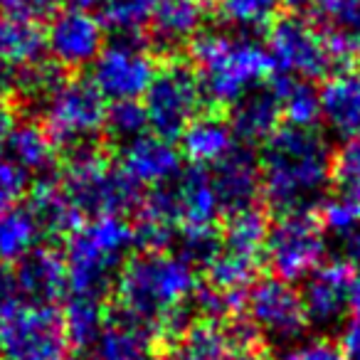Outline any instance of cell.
Here are the masks:
<instances>
[{
    "label": "cell",
    "mask_w": 360,
    "mask_h": 360,
    "mask_svg": "<svg viewBox=\"0 0 360 360\" xmlns=\"http://www.w3.org/2000/svg\"><path fill=\"white\" fill-rule=\"evenodd\" d=\"M333 150L319 129L279 126L259 153L262 200L276 215L311 212L330 186Z\"/></svg>",
    "instance_id": "cell-1"
},
{
    "label": "cell",
    "mask_w": 360,
    "mask_h": 360,
    "mask_svg": "<svg viewBox=\"0 0 360 360\" xmlns=\"http://www.w3.org/2000/svg\"><path fill=\"white\" fill-rule=\"evenodd\" d=\"M195 269L168 252H139L129 257L114 281L116 316L148 330L158 340L165 321L188 306L198 291Z\"/></svg>",
    "instance_id": "cell-2"
},
{
    "label": "cell",
    "mask_w": 360,
    "mask_h": 360,
    "mask_svg": "<svg viewBox=\"0 0 360 360\" xmlns=\"http://www.w3.org/2000/svg\"><path fill=\"white\" fill-rule=\"evenodd\" d=\"M191 65L215 109L232 106L274 75L269 52L240 32H200L191 42Z\"/></svg>",
    "instance_id": "cell-3"
},
{
    "label": "cell",
    "mask_w": 360,
    "mask_h": 360,
    "mask_svg": "<svg viewBox=\"0 0 360 360\" xmlns=\"http://www.w3.org/2000/svg\"><path fill=\"white\" fill-rule=\"evenodd\" d=\"M60 183L82 217H126L141 205V188L111 163L101 141L67 150Z\"/></svg>",
    "instance_id": "cell-4"
},
{
    "label": "cell",
    "mask_w": 360,
    "mask_h": 360,
    "mask_svg": "<svg viewBox=\"0 0 360 360\" xmlns=\"http://www.w3.org/2000/svg\"><path fill=\"white\" fill-rule=\"evenodd\" d=\"M134 247V225L124 217H91L65 247L70 294L104 299Z\"/></svg>",
    "instance_id": "cell-5"
},
{
    "label": "cell",
    "mask_w": 360,
    "mask_h": 360,
    "mask_svg": "<svg viewBox=\"0 0 360 360\" xmlns=\"http://www.w3.org/2000/svg\"><path fill=\"white\" fill-rule=\"evenodd\" d=\"M72 355L55 306L15 299L0 309V360H72Z\"/></svg>",
    "instance_id": "cell-6"
},
{
    "label": "cell",
    "mask_w": 360,
    "mask_h": 360,
    "mask_svg": "<svg viewBox=\"0 0 360 360\" xmlns=\"http://www.w3.org/2000/svg\"><path fill=\"white\" fill-rule=\"evenodd\" d=\"M202 89L193 65L183 57L163 60L148 91L143 94V109L150 134L170 141L180 139L198 114H202Z\"/></svg>",
    "instance_id": "cell-7"
},
{
    "label": "cell",
    "mask_w": 360,
    "mask_h": 360,
    "mask_svg": "<svg viewBox=\"0 0 360 360\" xmlns=\"http://www.w3.org/2000/svg\"><path fill=\"white\" fill-rule=\"evenodd\" d=\"M106 99L91 79H67L40 109V124L57 146V150L94 143L104 129Z\"/></svg>",
    "instance_id": "cell-8"
},
{
    "label": "cell",
    "mask_w": 360,
    "mask_h": 360,
    "mask_svg": "<svg viewBox=\"0 0 360 360\" xmlns=\"http://www.w3.org/2000/svg\"><path fill=\"white\" fill-rule=\"evenodd\" d=\"M266 52L276 75L296 79H321L335 70L326 30L299 13L279 15L266 30Z\"/></svg>",
    "instance_id": "cell-9"
},
{
    "label": "cell",
    "mask_w": 360,
    "mask_h": 360,
    "mask_svg": "<svg viewBox=\"0 0 360 360\" xmlns=\"http://www.w3.org/2000/svg\"><path fill=\"white\" fill-rule=\"evenodd\" d=\"M326 257V237L314 212L276 217L269 225L264 262L281 281H299L314 274Z\"/></svg>",
    "instance_id": "cell-10"
},
{
    "label": "cell",
    "mask_w": 360,
    "mask_h": 360,
    "mask_svg": "<svg viewBox=\"0 0 360 360\" xmlns=\"http://www.w3.org/2000/svg\"><path fill=\"white\" fill-rule=\"evenodd\" d=\"M155 72L158 67L146 35H114L91 67V82L104 99L139 101Z\"/></svg>",
    "instance_id": "cell-11"
},
{
    "label": "cell",
    "mask_w": 360,
    "mask_h": 360,
    "mask_svg": "<svg viewBox=\"0 0 360 360\" xmlns=\"http://www.w3.org/2000/svg\"><path fill=\"white\" fill-rule=\"evenodd\" d=\"M245 316L259 330V335H266L276 343H291L301 338L311 326L301 301V291L276 276L257 279V284L247 291Z\"/></svg>",
    "instance_id": "cell-12"
},
{
    "label": "cell",
    "mask_w": 360,
    "mask_h": 360,
    "mask_svg": "<svg viewBox=\"0 0 360 360\" xmlns=\"http://www.w3.org/2000/svg\"><path fill=\"white\" fill-rule=\"evenodd\" d=\"M45 42L52 62H57L62 70H82L94 65L104 50V25L89 11L65 8L50 18Z\"/></svg>",
    "instance_id": "cell-13"
},
{
    "label": "cell",
    "mask_w": 360,
    "mask_h": 360,
    "mask_svg": "<svg viewBox=\"0 0 360 360\" xmlns=\"http://www.w3.org/2000/svg\"><path fill=\"white\" fill-rule=\"evenodd\" d=\"M355 266L343 259H330L321 264L314 274L304 279V301L309 323L328 328L335 326L350 309V286H353Z\"/></svg>",
    "instance_id": "cell-14"
},
{
    "label": "cell",
    "mask_w": 360,
    "mask_h": 360,
    "mask_svg": "<svg viewBox=\"0 0 360 360\" xmlns=\"http://www.w3.org/2000/svg\"><path fill=\"white\" fill-rule=\"evenodd\" d=\"M212 186L225 215L255 207L262 198L259 155L252 146L237 143L220 163L212 165Z\"/></svg>",
    "instance_id": "cell-15"
},
{
    "label": "cell",
    "mask_w": 360,
    "mask_h": 360,
    "mask_svg": "<svg viewBox=\"0 0 360 360\" xmlns=\"http://www.w3.org/2000/svg\"><path fill=\"white\" fill-rule=\"evenodd\" d=\"M200 25L202 6L198 0H158L146 27V40L153 55L173 60L200 35Z\"/></svg>",
    "instance_id": "cell-16"
},
{
    "label": "cell",
    "mask_w": 360,
    "mask_h": 360,
    "mask_svg": "<svg viewBox=\"0 0 360 360\" xmlns=\"http://www.w3.org/2000/svg\"><path fill=\"white\" fill-rule=\"evenodd\" d=\"M15 284L22 301L40 306H55L70 291L65 252L50 245H37L15 264Z\"/></svg>",
    "instance_id": "cell-17"
},
{
    "label": "cell",
    "mask_w": 360,
    "mask_h": 360,
    "mask_svg": "<svg viewBox=\"0 0 360 360\" xmlns=\"http://www.w3.org/2000/svg\"><path fill=\"white\" fill-rule=\"evenodd\" d=\"M180 158H183L180 150L170 141L160 139L155 134H146L119 148V168L139 188H158L170 183L183 170Z\"/></svg>",
    "instance_id": "cell-18"
},
{
    "label": "cell",
    "mask_w": 360,
    "mask_h": 360,
    "mask_svg": "<svg viewBox=\"0 0 360 360\" xmlns=\"http://www.w3.org/2000/svg\"><path fill=\"white\" fill-rule=\"evenodd\" d=\"M173 195L175 215L180 227H207L215 225L222 215L220 200H217L212 175L207 168L188 165L168 183Z\"/></svg>",
    "instance_id": "cell-19"
},
{
    "label": "cell",
    "mask_w": 360,
    "mask_h": 360,
    "mask_svg": "<svg viewBox=\"0 0 360 360\" xmlns=\"http://www.w3.org/2000/svg\"><path fill=\"white\" fill-rule=\"evenodd\" d=\"M27 210L40 235L70 240L82 227V212L75 207L57 175L37 178L27 193Z\"/></svg>",
    "instance_id": "cell-20"
},
{
    "label": "cell",
    "mask_w": 360,
    "mask_h": 360,
    "mask_svg": "<svg viewBox=\"0 0 360 360\" xmlns=\"http://www.w3.org/2000/svg\"><path fill=\"white\" fill-rule=\"evenodd\" d=\"M235 141L237 139L232 134L227 114L212 106V109L198 114L188 124V129L180 134V155L198 168H212L235 148Z\"/></svg>",
    "instance_id": "cell-21"
},
{
    "label": "cell",
    "mask_w": 360,
    "mask_h": 360,
    "mask_svg": "<svg viewBox=\"0 0 360 360\" xmlns=\"http://www.w3.org/2000/svg\"><path fill=\"white\" fill-rule=\"evenodd\" d=\"M230 126L237 141L245 146L266 143L279 129V121L284 119L281 104L269 84H262L257 89L247 91L242 99L230 106Z\"/></svg>",
    "instance_id": "cell-22"
},
{
    "label": "cell",
    "mask_w": 360,
    "mask_h": 360,
    "mask_svg": "<svg viewBox=\"0 0 360 360\" xmlns=\"http://www.w3.org/2000/svg\"><path fill=\"white\" fill-rule=\"evenodd\" d=\"M321 119L343 141H360V75L340 72L319 89Z\"/></svg>",
    "instance_id": "cell-23"
},
{
    "label": "cell",
    "mask_w": 360,
    "mask_h": 360,
    "mask_svg": "<svg viewBox=\"0 0 360 360\" xmlns=\"http://www.w3.org/2000/svg\"><path fill=\"white\" fill-rule=\"evenodd\" d=\"M57 153H60L57 146L52 143L47 131L37 121H20V124H15L6 141L8 158L15 160L22 170H27L30 175H37V178L55 175Z\"/></svg>",
    "instance_id": "cell-24"
},
{
    "label": "cell",
    "mask_w": 360,
    "mask_h": 360,
    "mask_svg": "<svg viewBox=\"0 0 360 360\" xmlns=\"http://www.w3.org/2000/svg\"><path fill=\"white\" fill-rule=\"evenodd\" d=\"M91 360H155V340L141 326L109 316V323L91 348Z\"/></svg>",
    "instance_id": "cell-25"
},
{
    "label": "cell",
    "mask_w": 360,
    "mask_h": 360,
    "mask_svg": "<svg viewBox=\"0 0 360 360\" xmlns=\"http://www.w3.org/2000/svg\"><path fill=\"white\" fill-rule=\"evenodd\" d=\"M62 323L72 353H86L94 348L101 330L109 323V309L104 306V299L72 294L62 311Z\"/></svg>",
    "instance_id": "cell-26"
},
{
    "label": "cell",
    "mask_w": 360,
    "mask_h": 360,
    "mask_svg": "<svg viewBox=\"0 0 360 360\" xmlns=\"http://www.w3.org/2000/svg\"><path fill=\"white\" fill-rule=\"evenodd\" d=\"M47 50L45 32L37 22L0 15V67L20 70L42 60Z\"/></svg>",
    "instance_id": "cell-27"
},
{
    "label": "cell",
    "mask_w": 360,
    "mask_h": 360,
    "mask_svg": "<svg viewBox=\"0 0 360 360\" xmlns=\"http://www.w3.org/2000/svg\"><path fill=\"white\" fill-rule=\"evenodd\" d=\"M65 82H67V72L57 62L40 60L35 65H27L11 72L8 96H13L15 104L35 106L40 111Z\"/></svg>",
    "instance_id": "cell-28"
},
{
    "label": "cell",
    "mask_w": 360,
    "mask_h": 360,
    "mask_svg": "<svg viewBox=\"0 0 360 360\" xmlns=\"http://www.w3.org/2000/svg\"><path fill=\"white\" fill-rule=\"evenodd\" d=\"M266 84L279 99L286 124L301 126V129H316V121L321 119V99L319 91L309 82L289 75H271Z\"/></svg>",
    "instance_id": "cell-29"
},
{
    "label": "cell",
    "mask_w": 360,
    "mask_h": 360,
    "mask_svg": "<svg viewBox=\"0 0 360 360\" xmlns=\"http://www.w3.org/2000/svg\"><path fill=\"white\" fill-rule=\"evenodd\" d=\"M235 348L230 343L225 326L212 321H198L178 343L165 353L168 360H235Z\"/></svg>",
    "instance_id": "cell-30"
},
{
    "label": "cell",
    "mask_w": 360,
    "mask_h": 360,
    "mask_svg": "<svg viewBox=\"0 0 360 360\" xmlns=\"http://www.w3.org/2000/svg\"><path fill=\"white\" fill-rule=\"evenodd\" d=\"M264 257H252L242 255V252H232L222 247L220 255L210 262L207 266V286L222 291V294L232 296H247V291L257 284L259 276V266Z\"/></svg>",
    "instance_id": "cell-31"
},
{
    "label": "cell",
    "mask_w": 360,
    "mask_h": 360,
    "mask_svg": "<svg viewBox=\"0 0 360 360\" xmlns=\"http://www.w3.org/2000/svg\"><path fill=\"white\" fill-rule=\"evenodd\" d=\"M35 220L25 205H0V262L18 264L40 240Z\"/></svg>",
    "instance_id": "cell-32"
},
{
    "label": "cell",
    "mask_w": 360,
    "mask_h": 360,
    "mask_svg": "<svg viewBox=\"0 0 360 360\" xmlns=\"http://www.w3.org/2000/svg\"><path fill=\"white\" fill-rule=\"evenodd\" d=\"M266 235H269L266 212L255 205L235 212V215H227V222L222 227V247L242 252V255L264 257Z\"/></svg>",
    "instance_id": "cell-33"
},
{
    "label": "cell",
    "mask_w": 360,
    "mask_h": 360,
    "mask_svg": "<svg viewBox=\"0 0 360 360\" xmlns=\"http://www.w3.org/2000/svg\"><path fill=\"white\" fill-rule=\"evenodd\" d=\"M281 0H220L215 6L222 25L232 27L240 35L269 30L279 18Z\"/></svg>",
    "instance_id": "cell-34"
},
{
    "label": "cell",
    "mask_w": 360,
    "mask_h": 360,
    "mask_svg": "<svg viewBox=\"0 0 360 360\" xmlns=\"http://www.w3.org/2000/svg\"><path fill=\"white\" fill-rule=\"evenodd\" d=\"M158 0H101L99 20L114 35H146Z\"/></svg>",
    "instance_id": "cell-35"
},
{
    "label": "cell",
    "mask_w": 360,
    "mask_h": 360,
    "mask_svg": "<svg viewBox=\"0 0 360 360\" xmlns=\"http://www.w3.org/2000/svg\"><path fill=\"white\" fill-rule=\"evenodd\" d=\"M175 257L186 262L193 269H207L210 262L222 250V230L217 225L207 227H180L173 240Z\"/></svg>",
    "instance_id": "cell-36"
},
{
    "label": "cell",
    "mask_w": 360,
    "mask_h": 360,
    "mask_svg": "<svg viewBox=\"0 0 360 360\" xmlns=\"http://www.w3.org/2000/svg\"><path fill=\"white\" fill-rule=\"evenodd\" d=\"M111 146H126L148 134V116L141 101H114L106 106L104 129Z\"/></svg>",
    "instance_id": "cell-37"
},
{
    "label": "cell",
    "mask_w": 360,
    "mask_h": 360,
    "mask_svg": "<svg viewBox=\"0 0 360 360\" xmlns=\"http://www.w3.org/2000/svg\"><path fill=\"white\" fill-rule=\"evenodd\" d=\"M314 215L319 220L321 230L330 232L335 240V237L348 235V232L360 227V200H353V198H345L335 193V195L323 198L316 205Z\"/></svg>",
    "instance_id": "cell-38"
},
{
    "label": "cell",
    "mask_w": 360,
    "mask_h": 360,
    "mask_svg": "<svg viewBox=\"0 0 360 360\" xmlns=\"http://www.w3.org/2000/svg\"><path fill=\"white\" fill-rule=\"evenodd\" d=\"M330 186L338 195L360 200V141H345L338 150H333Z\"/></svg>",
    "instance_id": "cell-39"
},
{
    "label": "cell",
    "mask_w": 360,
    "mask_h": 360,
    "mask_svg": "<svg viewBox=\"0 0 360 360\" xmlns=\"http://www.w3.org/2000/svg\"><path fill=\"white\" fill-rule=\"evenodd\" d=\"M311 11L323 30L360 32V0H314Z\"/></svg>",
    "instance_id": "cell-40"
},
{
    "label": "cell",
    "mask_w": 360,
    "mask_h": 360,
    "mask_svg": "<svg viewBox=\"0 0 360 360\" xmlns=\"http://www.w3.org/2000/svg\"><path fill=\"white\" fill-rule=\"evenodd\" d=\"M30 186L32 175L8 155H0V205H18V200L27 198Z\"/></svg>",
    "instance_id": "cell-41"
},
{
    "label": "cell",
    "mask_w": 360,
    "mask_h": 360,
    "mask_svg": "<svg viewBox=\"0 0 360 360\" xmlns=\"http://www.w3.org/2000/svg\"><path fill=\"white\" fill-rule=\"evenodd\" d=\"M60 3L62 0H0V11L8 18L37 22V20H50L60 11Z\"/></svg>",
    "instance_id": "cell-42"
},
{
    "label": "cell",
    "mask_w": 360,
    "mask_h": 360,
    "mask_svg": "<svg viewBox=\"0 0 360 360\" xmlns=\"http://www.w3.org/2000/svg\"><path fill=\"white\" fill-rule=\"evenodd\" d=\"M284 360H348L343 355V350L338 348V343L326 338H316L309 343H301L286 355Z\"/></svg>",
    "instance_id": "cell-43"
},
{
    "label": "cell",
    "mask_w": 360,
    "mask_h": 360,
    "mask_svg": "<svg viewBox=\"0 0 360 360\" xmlns=\"http://www.w3.org/2000/svg\"><path fill=\"white\" fill-rule=\"evenodd\" d=\"M338 348L348 360H360V316H350L348 323L340 328Z\"/></svg>",
    "instance_id": "cell-44"
},
{
    "label": "cell",
    "mask_w": 360,
    "mask_h": 360,
    "mask_svg": "<svg viewBox=\"0 0 360 360\" xmlns=\"http://www.w3.org/2000/svg\"><path fill=\"white\" fill-rule=\"evenodd\" d=\"M335 252H338V259L348 262V264H360V227L348 235L335 237Z\"/></svg>",
    "instance_id": "cell-45"
},
{
    "label": "cell",
    "mask_w": 360,
    "mask_h": 360,
    "mask_svg": "<svg viewBox=\"0 0 360 360\" xmlns=\"http://www.w3.org/2000/svg\"><path fill=\"white\" fill-rule=\"evenodd\" d=\"M18 284H15V271L11 264L0 262V309H6L11 301H15Z\"/></svg>",
    "instance_id": "cell-46"
},
{
    "label": "cell",
    "mask_w": 360,
    "mask_h": 360,
    "mask_svg": "<svg viewBox=\"0 0 360 360\" xmlns=\"http://www.w3.org/2000/svg\"><path fill=\"white\" fill-rule=\"evenodd\" d=\"M350 314L360 316V271H355L353 286H350Z\"/></svg>",
    "instance_id": "cell-47"
},
{
    "label": "cell",
    "mask_w": 360,
    "mask_h": 360,
    "mask_svg": "<svg viewBox=\"0 0 360 360\" xmlns=\"http://www.w3.org/2000/svg\"><path fill=\"white\" fill-rule=\"evenodd\" d=\"M281 6L289 8V13H299L301 15V11L314 6V0H281Z\"/></svg>",
    "instance_id": "cell-48"
},
{
    "label": "cell",
    "mask_w": 360,
    "mask_h": 360,
    "mask_svg": "<svg viewBox=\"0 0 360 360\" xmlns=\"http://www.w3.org/2000/svg\"><path fill=\"white\" fill-rule=\"evenodd\" d=\"M235 360H271L269 355L264 353V350H250V353H240V355H235Z\"/></svg>",
    "instance_id": "cell-49"
},
{
    "label": "cell",
    "mask_w": 360,
    "mask_h": 360,
    "mask_svg": "<svg viewBox=\"0 0 360 360\" xmlns=\"http://www.w3.org/2000/svg\"><path fill=\"white\" fill-rule=\"evenodd\" d=\"M353 67L358 70V75H360V37H358V47H355V62H353Z\"/></svg>",
    "instance_id": "cell-50"
},
{
    "label": "cell",
    "mask_w": 360,
    "mask_h": 360,
    "mask_svg": "<svg viewBox=\"0 0 360 360\" xmlns=\"http://www.w3.org/2000/svg\"><path fill=\"white\" fill-rule=\"evenodd\" d=\"M198 3H200V6H212V8H215L220 0H198Z\"/></svg>",
    "instance_id": "cell-51"
},
{
    "label": "cell",
    "mask_w": 360,
    "mask_h": 360,
    "mask_svg": "<svg viewBox=\"0 0 360 360\" xmlns=\"http://www.w3.org/2000/svg\"><path fill=\"white\" fill-rule=\"evenodd\" d=\"M160 360H168V358H165V355H163V358H160Z\"/></svg>",
    "instance_id": "cell-52"
}]
</instances>
